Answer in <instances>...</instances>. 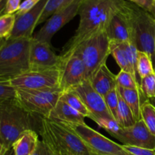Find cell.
<instances>
[{"label":"cell","mask_w":155,"mask_h":155,"mask_svg":"<svg viewBox=\"0 0 155 155\" xmlns=\"http://www.w3.org/2000/svg\"><path fill=\"white\" fill-rule=\"evenodd\" d=\"M125 0H83L78 15L80 24L74 36L64 48L63 53L74 50L83 41L105 31L110 19Z\"/></svg>","instance_id":"cell-1"},{"label":"cell","mask_w":155,"mask_h":155,"mask_svg":"<svg viewBox=\"0 0 155 155\" xmlns=\"http://www.w3.org/2000/svg\"><path fill=\"white\" fill-rule=\"evenodd\" d=\"M41 117L33 114L16 98L0 102V140L7 150L27 130L38 133Z\"/></svg>","instance_id":"cell-2"},{"label":"cell","mask_w":155,"mask_h":155,"mask_svg":"<svg viewBox=\"0 0 155 155\" xmlns=\"http://www.w3.org/2000/svg\"><path fill=\"white\" fill-rule=\"evenodd\" d=\"M38 134L56 155H94L68 125L41 117Z\"/></svg>","instance_id":"cell-3"},{"label":"cell","mask_w":155,"mask_h":155,"mask_svg":"<svg viewBox=\"0 0 155 155\" xmlns=\"http://www.w3.org/2000/svg\"><path fill=\"white\" fill-rule=\"evenodd\" d=\"M31 38L6 39L0 47V83H8L29 71Z\"/></svg>","instance_id":"cell-4"},{"label":"cell","mask_w":155,"mask_h":155,"mask_svg":"<svg viewBox=\"0 0 155 155\" xmlns=\"http://www.w3.org/2000/svg\"><path fill=\"white\" fill-rule=\"evenodd\" d=\"M134 43L138 51L150 55L155 71V18L149 12L128 1Z\"/></svg>","instance_id":"cell-5"},{"label":"cell","mask_w":155,"mask_h":155,"mask_svg":"<svg viewBox=\"0 0 155 155\" xmlns=\"http://www.w3.org/2000/svg\"><path fill=\"white\" fill-rule=\"evenodd\" d=\"M72 51H75L83 60L89 80L96 70L107 62L110 54V39L105 31L101 32L85 39Z\"/></svg>","instance_id":"cell-6"},{"label":"cell","mask_w":155,"mask_h":155,"mask_svg":"<svg viewBox=\"0 0 155 155\" xmlns=\"http://www.w3.org/2000/svg\"><path fill=\"white\" fill-rule=\"evenodd\" d=\"M61 89L27 90L16 89L17 101L25 110L33 114L48 118L50 113L61 96Z\"/></svg>","instance_id":"cell-7"},{"label":"cell","mask_w":155,"mask_h":155,"mask_svg":"<svg viewBox=\"0 0 155 155\" xmlns=\"http://www.w3.org/2000/svg\"><path fill=\"white\" fill-rule=\"evenodd\" d=\"M64 124V123H63ZM72 129L84 142L94 155H133L122 145L107 139L85 124H65Z\"/></svg>","instance_id":"cell-8"},{"label":"cell","mask_w":155,"mask_h":155,"mask_svg":"<svg viewBox=\"0 0 155 155\" xmlns=\"http://www.w3.org/2000/svg\"><path fill=\"white\" fill-rule=\"evenodd\" d=\"M59 73V66L45 70H29L14 78L9 83L15 89H60Z\"/></svg>","instance_id":"cell-9"},{"label":"cell","mask_w":155,"mask_h":155,"mask_svg":"<svg viewBox=\"0 0 155 155\" xmlns=\"http://www.w3.org/2000/svg\"><path fill=\"white\" fill-rule=\"evenodd\" d=\"M61 56L59 87L64 92L87 80V72L83 60L75 51L64 52Z\"/></svg>","instance_id":"cell-10"},{"label":"cell","mask_w":155,"mask_h":155,"mask_svg":"<svg viewBox=\"0 0 155 155\" xmlns=\"http://www.w3.org/2000/svg\"><path fill=\"white\" fill-rule=\"evenodd\" d=\"M70 91H73L80 97L94 122L96 123L101 119L115 120L107 109L104 98L93 89L89 80H84Z\"/></svg>","instance_id":"cell-11"},{"label":"cell","mask_w":155,"mask_h":155,"mask_svg":"<svg viewBox=\"0 0 155 155\" xmlns=\"http://www.w3.org/2000/svg\"><path fill=\"white\" fill-rule=\"evenodd\" d=\"M83 1L75 0L68 7L51 15L33 37L51 45V39L56 33L78 15Z\"/></svg>","instance_id":"cell-12"},{"label":"cell","mask_w":155,"mask_h":155,"mask_svg":"<svg viewBox=\"0 0 155 155\" xmlns=\"http://www.w3.org/2000/svg\"><path fill=\"white\" fill-rule=\"evenodd\" d=\"M111 136L123 145L155 150V136L147 128L142 119L136 121L131 127H120Z\"/></svg>","instance_id":"cell-13"},{"label":"cell","mask_w":155,"mask_h":155,"mask_svg":"<svg viewBox=\"0 0 155 155\" xmlns=\"http://www.w3.org/2000/svg\"><path fill=\"white\" fill-rule=\"evenodd\" d=\"M105 33L110 41L134 42L133 25L127 0L124 2L122 6L112 17L106 27Z\"/></svg>","instance_id":"cell-14"},{"label":"cell","mask_w":155,"mask_h":155,"mask_svg":"<svg viewBox=\"0 0 155 155\" xmlns=\"http://www.w3.org/2000/svg\"><path fill=\"white\" fill-rule=\"evenodd\" d=\"M61 59V56L53 51L50 44L38 40L33 36L31 38L29 47V70H45L58 67Z\"/></svg>","instance_id":"cell-15"},{"label":"cell","mask_w":155,"mask_h":155,"mask_svg":"<svg viewBox=\"0 0 155 155\" xmlns=\"http://www.w3.org/2000/svg\"><path fill=\"white\" fill-rule=\"evenodd\" d=\"M48 0H42L26 13L16 15L15 26L9 39L32 38L34 29L37 26L39 18L43 12Z\"/></svg>","instance_id":"cell-16"},{"label":"cell","mask_w":155,"mask_h":155,"mask_svg":"<svg viewBox=\"0 0 155 155\" xmlns=\"http://www.w3.org/2000/svg\"><path fill=\"white\" fill-rule=\"evenodd\" d=\"M89 80L93 89L103 98L117 87L116 75L109 70L106 64L96 70Z\"/></svg>","instance_id":"cell-17"},{"label":"cell","mask_w":155,"mask_h":155,"mask_svg":"<svg viewBox=\"0 0 155 155\" xmlns=\"http://www.w3.org/2000/svg\"><path fill=\"white\" fill-rule=\"evenodd\" d=\"M48 119L64 124H85V117L64 101H58Z\"/></svg>","instance_id":"cell-18"},{"label":"cell","mask_w":155,"mask_h":155,"mask_svg":"<svg viewBox=\"0 0 155 155\" xmlns=\"http://www.w3.org/2000/svg\"><path fill=\"white\" fill-rule=\"evenodd\" d=\"M39 142V134L34 130H27L13 144L12 148L15 155H33Z\"/></svg>","instance_id":"cell-19"},{"label":"cell","mask_w":155,"mask_h":155,"mask_svg":"<svg viewBox=\"0 0 155 155\" xmlns=\"http://www.w3.org/2000/svg\"><path fill=\"white\" fill-rule=\"evenodd\" d=\"M110 55L114 58L117 64L120 67L121 71H124L126 72H129L133 74V77L137 81L138 84L140 86V83L138 81L137 77L132 68L131 64L129 58L128 51L127 49L126 42H116V41H110Z\"/></svg>","instance_id":"cell-20"},{"label":"cell","mask_w":155,"mask_h":155,"mask_svg":"<svg viewBox=\"0 0 155 155\" xmlns=\"http://www.w3.org/2000/svg\"><path fill=\"white\" fill-rule=\"evenodd\" d=\"M117 90L120 95L122 97L130 110L133 112L136 121L142 119L141 117V104L142 98L139 91L134 89H124L117 86Z\"/></svg>","instance_id":"cell-21"},{"label":"cell","mask_w":155,"mask_h":155,"mask_svg":"<svg viewBox=\"0 0 155 155\" xmlns=\"http://www.w3.org/2000/svg\"><path fill=\"white\" fill-rule=\"evenodd\" d=\"M117 122L121 128L133 126L136 122L133 112L119 94V104L117 113Z\"/></svg>","instance_id":"cell-22"},{"label":"cell","mask_w":155,"mask_h":155,"mask_svg":"<svg viewBox=\"0 0 155 155\" xmlns=\"http://www.w3.org/2000/svg\"><path fill=\"white\" fill-rule=\"evenodd\" d=\"M60 100L73 107L74 110L79 112L84 117H88L91 119V114L88 109L86 108L80 97L77 94L74 93L73 91L64 92L61 96L60 97Z\"/></svg>","instance_id":"cell-23"},{"label":"cell","mask_w":155,"mask_h":155,"mask_svg":"<svg viewBox=\"0 0 155 155\" xmlns=\"http://www.w3.org/2000/svg\"><path fill=\"white\" fill-rule=\"evenodd\" d=\"M75 0H48L43 12L39 18L37 25L45 22L56 12L68 7Z\"/></svg>","instance_id":"cell-24"},{"label":"cell","mask_w":155,"mask_h":155,"mask_svg":"<svg viewBox=\"0 0 155 155\" xmlns=\"http://www.w3.org/2000/svg\"><path fill=\"white\" fill-rule=\"evenodd\" d=\"M136 68L140 80L155 71L152 60L149 54L140 51H138Z\"/></svg>","instance_id":"cell-25"},{"label":"cell","mask_w":155,"mask_h":155,"mask_svg":"<svg viewBox=\"0 0 155 155\" xmlns=\"http://www.w3.org/2000/svg\"><path fill=\"white\" fill-rule=\"evenodd\" d=\"M141 117L147 128L155 136V107L148 99L141 104Z\"/></svg>","instance_id":"cell-26"},{"label":"cell","mask_w":155,"mask_h":155,"mask_svg":"<svg viewBox=\"0 0 155 155\" xmlns=\"http://www.w3.org/2000/svg\"><path fill=\"white\" fill-rule=\"evenodd\" d=\"M116 80L117 86H120V87L124 88V89L137 90L141 94L140 86L138 84L137 81L135 79V77H133V74H131L130 73L126 72V71H121L120 70V71L118 73V74L116 75ZM141 96H142V94H141ZM144 100L142 98V102Z\"/></svg>","instance_id":"cell-27"},{"label":"cell","mask_w":155,"mask_h":155,"mask_svg":"<svg viewBox=\"0 0 155 155\" xmlns=\"http://www.w3.org/2000/svg\"><path fill=\"white\" fill-rule=\"evenodd\" d=\"M140 90L144 101L155 98V71L141 80Z\"/></svg>","instance_id":"cell-28"},{"label":"cell","mask_w":155,"mask_h":155,"mask_svg":"<svg viewBox=\"0 0 155 155\" xmlns=\"http://www.w3.org/2000/svg\"><path fill=\"white\" fill-rule=\"evenodd\" d=\"M15 14L2 15L0 16V39H9L15 26Z\"/></svg>","instance_id":"cell-29"},{"label":"cell","mask_w":155,"mask_h":155,"mask_svg":"<svg viewBox=\"0 0 155 155\" xmlns=\"http://www.w3.org/2000/svg\"><path fill=\"white\" fill-rule=\"evenodd\" d=\"M104 99L110 114L116 120L118 104H119V92H118L117 87L108 92L104 97Z\"/></svg>","instance_id":"cell-30"},{"label":"cell","mask_w":155,"mask_h":155,"mask_svg":"<svg viewBox=\"0 0 155 155\" xmlns=\"http://www.w3.org/2000/svg\"><path fill=\"white\" fill-rule=\"evenodd\" d=\"M16 97V89L12 87L9 82L0 83V102L14 99Z\"/></svg>","instance_id":"cell-31"},{"label":"cell","mask_w":155,"mask_h":155,"mask_svg":"<svg viewBox=\"0 0 155 155\" xmlns=\"http://www.w3.org/2000/svg\"><path fill=\"white\" fill-rule=\"evenodd\" d=\"M127 1L133 2V4L136 5L141 8L149 12L155 18L154 0H127Z\"/></svg>","instance_id":"cell-32"},{"label":"cell","mask_w":155,"mask_h":155,"mask_svg":"<svg viewBox=\"0 0 155 155\" xmlns=\"http://www.w3.org/2000/svg\"><path fill=\"white\" fill-rule=\"evenodd\" d=\"M123 148L133 155H155L154 150L148 148H139V147L131 146V145H122Z\"/></svg>","instance_id":"cell-33"},{"label":"cell","mask_w":155,"mask_h":155,"mask_svg":"<svg viewBox=\"0 0 155 155\" xmlns=\"http://www.w3.org/2000/svg\"><path fill=\"white\" fill-rule=\"evenodd\" d=\"M42 0H24V2H22L21 6H20L19 9H18V12L15 13L16 15H21L23 14L26 13L28 11H30V9L33 8L35 5L38 4L39 2Z\"/></svg>","instance_id":"cell-34"},{"label":"cell","mask_w":155,"mask_h":155,"mask_svg":"<svg viewBox=\"0 0 155 155\" xmlns=\"http://www.w3.org/2000/svg\"><path fill=\"white\" fill-rule=\"evenodd\" d=\"M21 0H8L3 15H13L19 9L21 5Z\"/></svg>","instance_id":"cell-35"},{"label":"cell","mask_w":155,"mask_h":155,"mask_svg":"<svg viewBox=\"0 0 155 155\" xmlns=\"http://www.w3.org/2000/svg\"><path fill=\"white\" fill-rule=\"evenodd\" d=\"M33 155H56L42 141L39 140L38 146Z\"/></svg>","instance_id":"cell-36"},{"label":"cell","mask_w":155,"mask_h":155,"mask_svg":"<svg viewBox=\"0 0 155 155\" xmlns=\"http://www.w3.org/2000/svg\"><path fill=\"white\" fill-rule=\"evenodd\" d=\"M8 0H0V16L4 14Z\"/></svg>","instance_id":"cell-37"},{"label":"cell","mask_w":155,"mask_h":155,"mask_svg":"<svg viewBox=\"0 0 155 155\" xmlns=\"http://www.w3.org/2000/svg\"><path fill=\"white\" fill-rule=\"evenodd\" d=\"M8 150L5 148L2 142V141L0 140V155H4L5 153Z\"/></svg>","instance_id":"cell-38"},{"label":"cell","mask_w":155,"mask_h":155,"mask_svg":"<svg viewBox=\"0 0 155 155\" xmlns=\"http://www.w3.org/2000/svg\"><path fill=\"white\" fill-rule=\"evenodd\" d=\"M4 155H15V152H14L13 148H11L10 149L8 150V151H6Z\"/></svg>","instance_id":"cell-39"},{"label":"cell","mask_w":155,"mask_h":155,"mask_svg":"<svg viewBox=\"0 0 155 155\" xmlns=\"http://www.w3.org/2000/svg\"><path fill=\"white\" fill-rule=\"evenodd\" d=\"M150 101H151V104H153V105L155 107V98H151V99H148Z\"/></svg>","instance_id":"cell-40"},{"label":"cell","mask_w":155,"mask_h":155,"mask_svg":"<svg viewBox=\"0 0 155 155\" xmlns=\"http://www.w3.org/2000/svg\"><path fill=\"white\" fill-rule=\"evenodd\" d=\"M5 41H6V39H0V47H1L3 44H4V42H5Z\"/></svg>","instance_id":"cell-41"},{"label":"cell","mask_w":155,"mask_h":155,"mask_svg":"<svg viewBox=\"0 0 155 155\" xmlns=\"http://www.w3.org/2000/svg\"><path fill=\"white\" fill-rule=\"evenodd\" d=\"M154 7H155V0H154Z\"/></svg>","instance_id":"cell-42"},{"label":"cell","mask_w":155,"mask_h":155,"mask_svg":"<svg viewBox=\"0 0 155 155\" xmlns=\"http://www.w3.org/2000/svg\"><path fill=\"white\" fill-rule=\"evenodd\" d=\"M154 151H155V150H154Z\"/></svg>","instance_id":"cell-43"}]
</instances>
